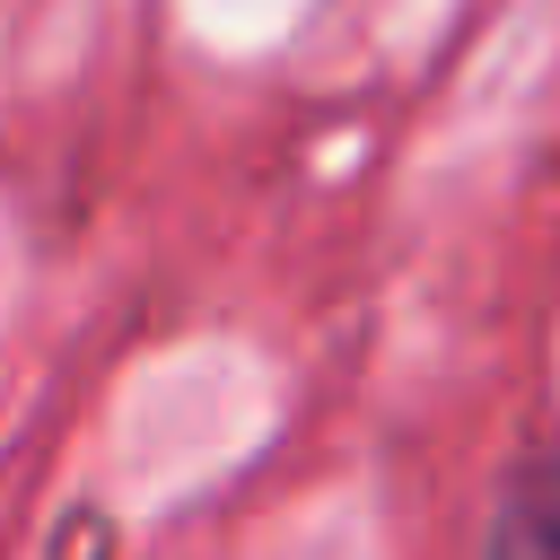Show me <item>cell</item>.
<instances>
[{
    "instance_id": "obj_1",
    "label": "cell",
    "mask_w": 560,
    "mask_h": 560,
    "mask_svg": "<svg viewBox=\"0 0 560 560\" xmlns=\"http://www.w3.org/2000/svg\"><path fill=\"white\" fill-rule=\"evenodd\" d=\"M481 560H560V446H534L508 464V481L490 499Z\"/></svg>"
}]
</instances>
